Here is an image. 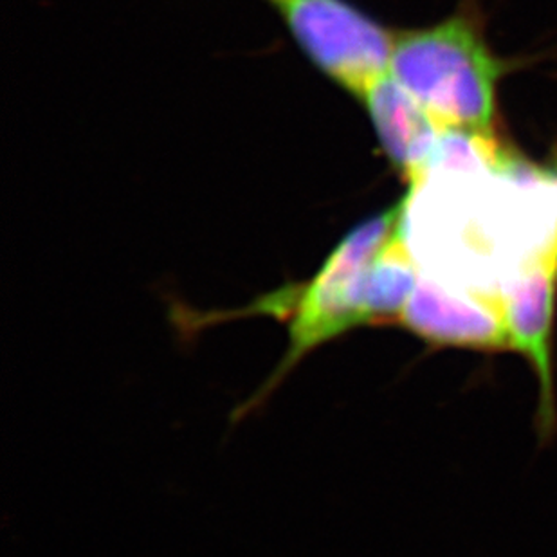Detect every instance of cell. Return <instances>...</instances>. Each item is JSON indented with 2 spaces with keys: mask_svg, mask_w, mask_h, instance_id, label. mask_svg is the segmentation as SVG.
Returning <instances> with one entry per match:
<instances>
[{
  "mask_svg": "<svg viewBox=\"0 0 557 557\" xmlns=\"http://www.w3.org/2000/svg\"><path fill=\"white\" fill-rule=\"evenodd\" d=\"M545 177H547L548 194L557 213V161L545 169Z\"/></svg>",
  "mask_w": 557,
  "mask_h": 557,
  "instance_id": "cell-8",
  "label": "cell"
},
{
  "mask_svg": "<svg viewBox=\"0 0 557 557\" xmlns=\"http://www.w3.org/2000/svg\"><path fill=\"white\" fill-rule=\"evenodd\" d=\"M509 153L493 131L444 126L428 166L426 181L432 175H455L471 180L498 175Z\"/></svg>",
  "mask_w": 557,
  "mask_h": 557,
  "instance_id": "cell-7",
  "label": "cell"
},
{
  "mask_svg": "<svg viewBox=\"0 0 557 557\" xmlns=\"http://www.w3.org/2000/svg\"><path fill=\"white\" fill-rule=\"evenodd\" d=\"M502 309L510 345L531 361L540 379V424L556 426L553 379V332L557 301V235L510 274L502 290Z\"/></svg>",
  "mask_w": 557,
  "mask_h": 557,
  "instance_id": "cell-4",
  "label": "cell"
},
{
  "mask_svg": "<svg viewBox=\"0 0 557 557\" xmlns=\"http://www.w3.org/2000/svg\"><path fill=\"white\" fill-rule=\"evenodd\" d=\"M389 74L442 126L493 131L502 63L463 18L397 35Z\"/></svg>",
  "mask_w": 557,
  "mask_h": 557,
  "instance_id": "cell-2",
  "label": "cell"
},
{
  "mask_svg": "<svg viewBox=\"0 0 557 557\" xmlns=\"http://www.w3.org/2000/svg\"><path fill=\"white\" fill-rule=\"evenodd\" d=\"M307 59L356 98L389 73L397 35L347 0H265Z\"/></svg>",
  "mask_w": 557,
  "mask_h": 557,
  "instance_id": "cell-3",
  "label": "cell"
},
{
  "mask_svg": "<svg viewBox=\"0 0 557 557\" xmlns=\"http://www.w3.org/2000/svg\"><path fill=\"white\" fill-rule=\"evenodd\" d=\"M361 101L389 163L416 191L426 181L444 126L389 73L379 78Z\"/></svg>",
  "mask_w": 557,
  "mask_h": 557,
  "instance_id": "cell-6",
  "label": "cell"
},
{
  "mask_svg": "<svg viewBox=\"0 0 557 557\" xmlns=\"http://www.w3.org/2000/svg\"><path fill=\"white\" fill-rule=\"evenodd\" d=\"M408 205L410 195L354 227L307 284L285 285L249 307V312L289 321V350L268 383L244 405L238 416H246L268 399L307 354L345 332L363 326L358 301L354 300L356 278L395 238L405 235Z\"/></svg>",
  "mask_w": 557,
  "mask_h": 557,
  "instance_id": "cell-1",
  "label": "cell"
},
{
  "mask_svg": "<svg viewBox=\"0 0 557 557\" xmlns=\"http://www.w3.org/2000/svg\"><path fill=\"white\" fill-rule=\"evenodd\" d=\"M397 326L432 347L512 350L499 296L457 295L430 276L419 278Z\"/></svg>",
  "mask_w": 557,
  "mask_h": 557,
  "instance_id": "cell-5",
  "label": "cell"
}]
</instances>
